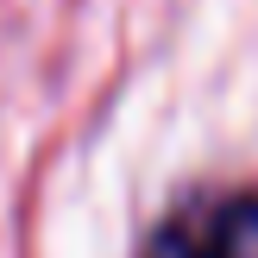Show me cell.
I'll list each match as a JSON object with an SVG mask.
<instances>
[{
  "instance_id": "cell-1",
  "label": "cell",
  "mask_w": 258,
  "mask_h": 258,
  "mask_svg": "<svg viewBox=\"0 0 258 258\" xmlns=\"http://www.w3.org/2000/svg\"><path fill=\"white\" fill-rule=\"evenodd\" d=\"M145 258H258V196L183 208L145 239Z\"/></svg>"
}]
</instances>
